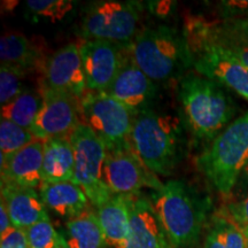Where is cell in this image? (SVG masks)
Instances as JSON below:
<instances>
[{"label":"cell","mask_w":248,"mask_h":248,"mask_svg":"<svg viewBox=\"0 0 248 248\" xmlns=\"http://www.w3.org/2000/svg\"><path fill=\"white\" fill-rule=\"evenodd\" d=\"M136 64L153 80H169L184 76L193 66V57L183 33L168 26L141 30L129 45Z\"/></svg>","instance_id":"4"},{"label":"cell","mask_w":248,"mask_h":248,"mask_svg":"<svg viewBox=\"0 0 248 248\" xmlns=\"http://www.w3.org/2000/svg\"><path fill=\"white\" fill-rule=\"evenodd\" d=\"M97 216L107 246L128 248L130 239V212L126 195L114 194L98 207Z\"/></svg>","instance_id":"18"},{"label":"cell","mask_w":248,"mask_h":248,"mask_svg":"<svg viewBox=\"0 0 248 248\" xmlns=\"http://www.w3.org/2000/svg\"><path fill=\"white\" fill-rule=\"evenodd\" d=\"M40 197L46 208L67 221L76 218L89 209V199L85 192L74 182L59 184L43 183Z\"/></svg>","instance_id":"19"},{"label":"cell","mask_w":248,"mask_h":248,"mask_svg":"<svg viewBox=\"0 0 248 248\" xmlns=\"http://www.w3.org/2000/svg\"><path fill=\"white\" fill-rule=\"evenodd\" d=\"M12 228H14V226L12 224L11 217H9V214L6 209L5 203L1 201V203H0V235L7 233Z\"/></svg>","instance_id":"33"},{"label":"cell","mask_w":248,"mask_h":248,"mask_svg":"<svg viewBox=\"0 0 248 248\" xmlns=\"http://www.w3.org/2000/svg\"><path fill=\"white\" fill-rule=\"evenodd\" d=\"M43 106L42 91L26 90L14 100L1 106V119L30 130Z\"/></svg>","instance_id":"24"},{"label":"cell","mask_w":248,"mask_h":248,"mask_svg":"<svg viewBox=\"0 0 248 248\" xmlns=\"http://www.w3.org/2000/svg\"><path fill=\"white\" fill-rule=\"evenodd\" d=\"M26 4L33 17L51 22L62 20L74 7V2L68 0H28Z\"/></svg>","instance_id":"26"},{"label":"cell","mask_w":248,"mask_h":248,"mask_svg":"<svg viewBox=\"0 0 248 248\" xmlns=\"http://www.w3.org/2000/svg\"><path fill=\"white\" fill-rule=\"evenodd\" d=\"M128 46L105 40H84L79 45L88 91H108L128 55H124Z\"/></svg>","instance_id":"12"},{"label":"cell","mask_w":248,"mask_h":248,"mask_svg":"<svg viewBox=\"0 0 248 248\" xmlns=\"http://www.w3.org/2000/svg\"><path fill=\"white\" fill-rule=\"evenodd\" d=\"M69 248H105L107 246L97 214L88 209L67 221L62 234Z\"/></svg>","instance_id":"22"},{"label":"cell","mask_w":248,"mask_h":248,"mask_svg":"<svg viewBox=\"0 0 248 248\" xmlns=\"http://www.w3.org/2000/svg\"><path fill=\"white\" fill-rule=\"evenodd\" d=\"M0 159L1 182L28 188L40 187L43 185V140L36 139L8 159L1 155Z\"/></svg>","instance_id":"16"},{"label":"cell","mask_w":248,"mask_h":248,"mask_svg":"<svg viewBox=\"0 0 248 248\" xmlns=\"http://www.w3.org/2000/svg\"><path fill=\"white\" fill-rule=\"evenodd\" d=\"M33 140H36V138L33 137L30 130L24 129L8 120L1 119L0 121V148H1L0 155L1 156L8 159Z\"/></svg>","instance_id":"25"},{"label":"cell","mask_w":248,"mask_h":248,"mask_svg":"<svg viewBox=\"0 0 248 248\" xmlns=\"http://www.w3.org/2000/svg\"><path fill=\"white\" fill-rule=\"evenodd\" d=\"M207 27L206 22L188 43L194 69L199 75L233 90L248 102V68L222 45L209 39Z\"/></svg>","instance_id":"9"},{"label":"cell","mask_w":248,"mask_h":248,"mask_svg":"<svg viewBox=\"0 0 248 248\" xmlns=\"http://www.w3.org/2000/svg\"><path fill=\"white\" fill-rule=\"evenodd\" d=\"M0 248H30L24 232L12 228L7 233L0 235Z\"/></svg>","instance_id":"32"},{"label":"cell","mask_w":248,"mask_h":248,"mask_svg":"<svg viewBox=\"0 0 248 248\" xmlns=\"http://www.w3.org/2000/svg\"><path fill=\"white\" fill-rule=\"evenodd\" d=\"M0 59L1 64H9L26 71L44 67L46 61L42 60L43 54L38 46L18 32H8L1 37Z\"/></svg>","instance_id":"21"},{"label":"cell","mask_w":248,"mask_h":248,"mask_svg":"<svg viewBox=\"0 0 248 248\" xmlns=\"http://www.w3.org/2000/svg\"><path fill=\"white\" fill-rule=\"evenodd\" d=\"M70 141L75 153L74 183L83 188L90 202L98 208L114 195L105 181L106 147L83 123L71 132Z\"/></svg>","instance_id":"8"},{"label":"cell","mask_w":248,"mask_h":248,"mask_svg":"<svg viewBox=\"0 0 248 248\" xmlns=\"http://www.w3.org/2000/svg\"><path fill=\"white\" fill-rule=\"evenodd\" d=\"M207 36H208V38L212 39L213 42L222 45L226 51L230 52L232 55H234L238 60L243 62L245 66L248 68V44L218 35L215 31L214 24L210 23L208 26V31H207Z\"/></svg>","instance_id":"29"},{"label":"cell","mask_w":248,"mask_h":248,"mask_svg":"<svg viewBox=\"0 0 248 248\" xmlns=\"http://www.w3.org/2000/svg\"><path fill=\"white\" fill-rule=\"evenodd\" d=\"M244 172H245V173H247V175H248V164H247V166H246V168H245Z\"/></svg>","instance_id":"35"},{"label":"cell","mask_w":248,"mask_h":248,"mask_svg":"<svg viewBox=\"0 0 248 248\" xmlns=\"http://www.w3.org/2000/svg\"><path fill=\"white\" fill-rule=\"evenodd\" d=\"M132 146L146 168L169 176L183 156V126L178 117L150 108L135 117Z\"/></svg>","instance_id":"3"},{"label":"cell","mask_w":248,"mask_h":248,"mask_svg":"<svg viewBox=\"0 0 248 248\" xmlns=\"http://www.w3.org/2000/svg\"><path fill=\"white\" fill-rule=\"evenodd\" d=\"M197 163L218 193H231L248 164V110L210 142Z\"/></svg>","instance_id":"5"},{"label":"cell","mask_w":248,"mask_h":248,"mask_svg":"<svg viewBox=\"0 0 248 248\" xmlns=\"http://www.w3.org/2000/svg\"><path fill=\"white\" fill-rule=\"evenodd\" d=\"M43 70L44 88L68 93L78 100L88 91L79 46L76 44H67L54 52L46 59Z\"/></svg>","instance_id":"13"},{"label":"cell","mask_w":248,"mask_h":248,"mask_svg":"<svg viewBox=\"0 0 248 248\" xmlns=\"http://www.w3.org/2000/svg\"><path fill=\"white\" fill-rule=\"evenodd\" d=\"M130 239L128 248H175L170 243L148 198L129 194Z\"/></svg>","instance_id":"15"},{"label":"cell","mask_w":248,"mask_h":248,"mask_svg":"<svg viewBox=\"0 0 248 248\" xmlns=\"http://www.w3.org/2000/svg\"><path fill=\"white\" fill-rule=\"evenodd\" d=\"M1 201L5 203L12 224L20 230L49 221L47 208L35 188L1 182Z\"/></svg>","instance_id":"17"},{"label":"cell","mask_w":248,"mask_h":248,"mask_svg":"<svg viewBox=\"0 0 248 248\" xmlns=\"http://www.w3.org/2000/svg\"><path fill=\"white\" fill-rule=\"evenodd\" d=\"M30 248H62L63 237L51 222H40L23 230Z\"/></svg>","instance_id":"28"},{"label":"cell","mask_w":248,"mask_h":248,"mask_svg":"<svg viewBox=\"0 0 248 248\" xmlns=\"http://www.w3.org/2000/svg\"><path fill=\"white\" fill-rule=\"evenodd\" d=\"M179 100L186 124L201 140H214L233 122L237 107L223 85L199 74H185L179 80Z\"/></svg>","instance_id":"2"},{"label":"cell","mask_w":248,"mask_h":248,"mask_svg":"<svg viewBox=\"0 0 248 248\" xmlns=\"http://www.w3.org/2000/svg\"><path fill=\"white\" fill-rule=\"evenodd\" d=\"M43 106L30 132L38 140L68 137L79 125V100L68 93L43 86Z\"/></svg>","instance_id":"10"},{"label":"cell","mask_w":248,"mask_h":248,"mask_svg":"<svg viewBox=\"0 0 248 248\" xmlns=\"http://www.w3.org/2000/svg\"><path fill=\"white\" fill-rule=\"evenodd\" d=\"M27 71L17 67L1 64L0 68V104L1 106L14 100L23 91V79Z\"/></svg>","instance_id":"27"},{"label":"cell","mask_w":248,"mask_h":248,"mask_svg":"<svg viewBox=\"0 0 248 248\" xmlns=\"http://www.w3.org/2000/svg\"><path fill=\"white\" fill-rule=\"evenodd\" d=\"M150 200L173 247L192 248L198 244L210 208L208 198L184 181H169Z\"/></svg>","instance_id":"1"},{"label":"cell","mask_w":248,"mask_h":248,"mask_svg":"<svg viewBox=\"0 0 248 248\" xmlns=\"http://www.w3.org/2000/svg\"><path fill=\"white\" fill-rule=\"evenodd\" d=\"M62 248H69V246H68L66 243V240H64V238H63V243H62Z\"/></svg>","instance_id":"34"},{"label":"cell","mask_w":248,"mask_h":248,"mask_svg":"<svg viewBox=\"0 0 248 248\" xmlns=\"http://www.w3.org/2000/svg\"><path fill=\"white\" fill-rule=\"evenodd\" d=\"M226 214L237 224L243 226L244 229H248V191L243 199L229 204Z\"/></svg>","instance_id":"31"},{"label":"cell","mask_w":248,"mask_h":248,"mask_svg":"<svg viewBox=\"0 0 248 248\" xmlns=\"http://www.w3.org/2000/svg\"><path fill=\"white\" fill-rule=\"evenodd\" d=\"M202 248H248V235L228 214L214 217Z\"/></svg>","instance_id":"23"},{"label":"cell","mask_w":248,"mask_h":248,"mask_svg":"<svg viewBox=\"0 0 248 248\" xmlns=\"http://www.w3.org/2000/svg\"><path fill=\"white\" fill-rule=\"evenodd\" d=\"M214 28L218 35L248 44V16L233 18L219 26L214 24Z\"/></svg>","instance_id":"30"},{"label":"cell","mask_w":248,"mask_h":248,"mask_svg":"<svg viewBox=\"0 0 248 248\" xmlns=\"http://www.w3.org/2000/svg\"><path fill=\"white\" fill-rule=\"evenodd\" d=\"M105 181L113 194L139 193L142 187L159 191L163 186L157 176L146 168L133 148L107 152Z\"/></svg>","instance_id":"11"},{"label":"cell","mask_w":248,"mask_h":248,"mask_svg":"<svg viewBox=\"0 0 248 248\" xmlns=\"http://www.w3.org/2000/svg\"><path fill=\"white\" fill-rule=\"evenodd\" d=\"M75 153L70 136L51 138L44 141L43 183L59 184L74 182Z\"/></svg>","instance_id":"20"},{"label":"cell","mask_w":248,"mask_h":248,"mask_svg":"<svg viewBox=\"0 0 248 248\" xmlns=\"http://www.w3.org/2000/svg\"><path fill=\"white\" fill-rule=\"evenodd\" d=\"M141 5L136 1L102 0L86 6L78 33L85 40L130 45L138 35Z\"/></svg>","instance_id":"7"},{"label":"cell","mask_w":248,"mask_h":248,"mask_svg":"<svg viewBox=\"0 0 248 248\" xmlns=\"http://www.w3.org/2000/svg\"><path fill=\"white\" fill-rule=\"evenodd\" d=\"M80 122L91 129L107 152L133 148L135 116L107 92L86 91L79 100Z\"/></svg>","instance_id":"6"},{"label":"cell","mask_w":248,"mask_h":248,"mask_svg":"<svg viewBox=\"0 0 248 248\" xmlns=\"http://www.w3.org/2000/svg\"><path fill=\"white\" fill-rule=\"evenodd\" d=\"M107 93L120 101L133 116L150 109L156 86L132 60L130 51Z\"/></svg>","instance_id":"14"}]
</instances>
